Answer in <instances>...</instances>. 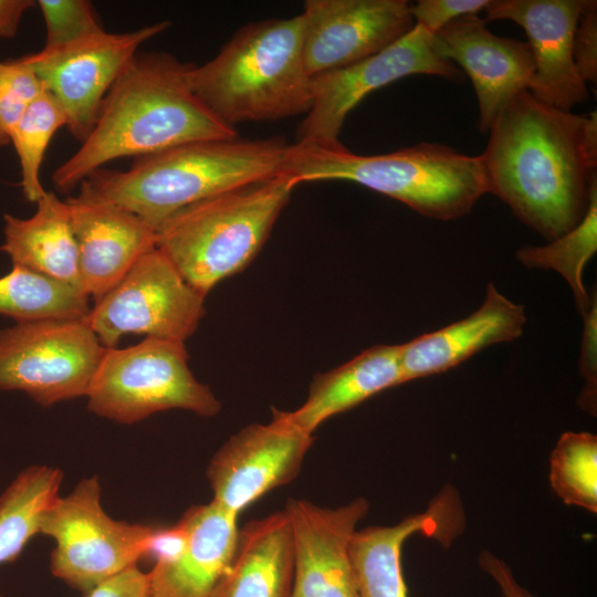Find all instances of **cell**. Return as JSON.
Masks as SVG:
<instances>
[{
    "instance_id": "38",
    "label": "cell",
    "mask_w": 597,
    "mask_h": 597,
    "mask_svg": "<svg viewBox=\"0 0 597 597\" xmlns=\"http://www.w3.org/2000/svg\"><path fill=\"white\" fill-rule=\"evenodd\" d=\"M34 3L32 0H0V39L15 36L23 13Z\"/></svg>"
},
{
    "instance_id": "35",
    "label": "cell",
    "mask_w": 597,
    "mask_h": 597,
    "mask_svg": "<svg viewBox=\"0 0 597 597\" xmlns=\"http://www.w3.org/2000/svg\"><path fill=\"white\" fill-rule=\"evenodd\" d=\"M84 597H151L148 574L137 565L98 584Z\"/></svg>"
},
{
    "instance_id": "27",
    "label": "cell",
    "mask_w": 597,
    "mask_h": 597,
    "mask_svg": "<svg viewBox=\"0 0 597 597\" xmlns=\"http://www.w3.org/2000/svg\"><path fill=\"white\" fill-rule=\"evenodd\" d=\"M597 251V178L593 181L587 211L582 221L565 234L544 245H524L516 252L526 268L553 270L569 285L577 308L585 314L591 304L583 274Z\"/></svg>"
},
{
    "instance_id": "2",
    "label": "cell",
    "mask_w": 597,
    "mask_h": 597,
    "mask_svg": "<svg viewBox=\"0 0 597 597\" xmlns=\"http://www.w3.org/2000/svg\"><path fill=\"white\" fill-rule=\"evenodd\" d=\"M190 67L168 53H137L103 100L88 136L54 170L55 188L69 191L115 159L139 158L192 142L237 138V130L217 119L195 95Z\"/></svg>"
},
{
    "instance_id": "10",
    "label": "cell",
    "mask_w": 597,
    "mask_h": 597,
    "mask_svg": "<svg viewBox=\"0 0 597 597\" xmlns=\"http://www.w3.org/2000/svg\"><path fill=\"white\" fill-rule=\"evenodd\" d=\"M205 297L156 248L95 301L87 320L105 348L126 334L185 343L205 315Z\"/></svg>"
},
{
    "instance_id": "39",
    "label": "cell",
    "mask_w": 597,
    "mask_h": 597,
    "mask_svg": "<svg viewBox=\"0 0 597 597\" xmlns=\"http://www.w3.org/2000/svg\"><path fill=\"white\" fill-rule=\"evenodd\" d=\"M0 597H3V596L0 594Z\"/></svg>"
},
{
    "instance_id": "18",
    "label": "cell",
    "mask_w": 597,
    "mask_h": 597,
    "mask_svg": "<svg viewBox=\"0 0 597 597\" xmlns=\"http://www.w3.org/2000/svg\"><path fill=\"white\" fill-rule=\"evenodd\" d=\"M368 509L364 498L335 509L306 500L287 502L294 541L291 597H356L349 547Z\"/></svg>"
},
{
    "instance_id": "16",
    "label": "cell",
    "mask_w": 597,
    "mask_h": 597,
    "mask_svg": "<svg viewBox=\"0 0 597 597\" xmlns=\"http://www.w3.org/2000/svg\"><path fill=\"white\" fill-rule=\"evenodd\" d=\"M438 53L470 77L479 106L478 128L489 132L502 108L528 90L535 63L527 42L493 34L486 20L467 14L434 33Z\"/></svg>"
},
{
    "instance_id": "23",
    "label": "cell",
    "mask_w": 597,
    "mask_h": 597,
    "mask_svg": "<svg viewBox=\"0 0 597 597\" xmlns=\"http://www.w3.org/2000/svg\"><path fill=\"white\" fill-rule=\"evenodd\" d=\"M400 350V345H376L347 363L316 375L306 400L297 409L285 411L287 418L312 434L331 417L404 384Z\"/></svg>"
},
{
    "instance_id": "28",
    "label": "cell",
    "mask_w": 597,
    "mask_h": 597,
    "mask_svg": "<svg viewBox=\"0 0 597 597\" xmlns=\"http://www.w3.org/2000/svg\"><path fill=\"white\" fill-rule=\"evenodd\" d=\"M67 126L59 101L45 88L29 104L10 132L21 169V188L27 200L36 202L46 190L40 174L45 151L54 134Z\"/></svg>"
},
{
    "instance_id": "37",
    "label": "cell",
    "mask_w": 597,
    "mask_h": 597,
    "mask_svg": "<svg viewBox=\"0 0 597 597\" xmlns=\"http://www.w3.org/2000/svg\"><path fill=\"white\" fill-rule=\"evenodd\" d=\"M479 565L498 584L503 597H538L520 585L506 563L490 552L480 554Z\"/></svg>"
},
{
    "instance_id": "12",
    "label": "cell",
    "mask_w": 597,
    "mask_h": 597,
    "mask_svg": "<svg viewBox=\"0 0 597 597\" xmlns=\"http://www.w3.org/2000/svg\"><path fill=\"white\" fill-rule=\"evenodd\" d=\"M164 20L134 31H103L70 49L28 54L19 60L30 66L44 88L62 105L66 128L81 143L91 133L106 94L149 39L170 27Z\"/></svg>"
},
{
    "instance_id": "20",
    "label": "cell",
    "mask_w": 597,
    "mask_h": 597,
    "mask_svg": "<svg viewBox=\"0 0 597 597\" xmlns=\"http://www.w3.org/2000/svg\"><path fill=\"white\" fill-rule=\"evenodd\" d=\"M525 307L490 282L481 306L463 320L400 344L404 383L449 370L484 347L519 338Z\"/></svg>"
},
{
    "instance_id": "8",
    "label": "cell",
    "mask_w": 597,
    "mask_h": 597,
    "mask_svg": "<svg viewBox=\"0 0 597 597\" xmlns=\"http://www.w3.org/2000/svg\"><path fill=\"white\" fill-rule=\"evenodd\" d=\"M154 528L106 514L96 476L83 479L59 496L43 515L40 534L55 542L53 576L84 593L137 565L145 557Z\"/></svg>"
},
{
    "instance_id": "14",
    "label": "cell",
    "mask_w": 597,
    "mask_h": 597,
    "mask_svg": "<svg viewBox=\"0 0 597 597\" xmlns=\"http://www.w3.org/2000/svg\"><path fill=\"white\" fill-rule=\"evenodd\" d=\"M301 15L303 56L312 77L383 51L415 25L406 0H307Z\"/></svg>"
},
{
    "instance_id": "32",
    "label": "cell",
    "mask_w": 597,
    "mask_h": 597,
    "mask_svg": "<svg viewBox=\"0 0 597 597\" xmlns=\"http://www.w3.org/2000/svg\"><path fill=\"white\" fill-rule=\"evenodd\" d=\"M573 57L582 78L597 83V1L585 0L573 39Z\"/></svg>"
},
{
    "instance_id": "5",
    "label": "cell",
    "mask_w": 597,
    "mask_h": 597,
    "mask_svg": "<svg viewBox=\"0 0 597 597\" xmlns=\"http://www.w3.org/2000/svg\"><path fill=\"white\" fill-rule=\"evenodd\" d=\"M283 171L301 182L343 180L362 185L437 220L461 218L488 193L480 156L421 143L381 154L357 155L332 147L290 144Z\"/></svg>"
},
{
    "instance_id": "15",
    "label": "cell",
    "mask_w": 597,
    "mask_h": 597,
    "mask_svg": "<svg viewBox=\"0 0 597 597\" xmlns=\"http://www.w3.org/2000/svg\"><path fill=\"white\" fill-rule=\"evenodd\" d=\"M585 0H490L486 20H510L524 29L535 72L528 91L563 111L588 98L573 57V39Z\"/></svg>"
},
{
    "instance_id": "33",
    "label": "cell",
    "mask_w": 597,
    "mask_h": 597,
    "mask_svg": "<svg viewBox=\"0 0 597 597\" xmlns=\"http://www.w3.org/2000/svg\"><path fill=\"white\" fill-rule=\"evenodd\" d=\"M584 328L579 356V371L584 378L579 404L586 411L596 412L597 390V298L593 296L587 312L582 315Z\"/></svg>"
},
{
    "instance_id": "24",
    "label": "cell",
    "mask_w": 597,
    "mask_h": 597,
    "mask_svg": "<svg viewBox=\"0 0 597 597\" xmlns=\"http://www.w3.org/2000/svg\"><path fill=\"white\" fill-rule=\"evenodd\" d=\"M35 203L36 211L30 218L4 214V242L0 250L13 265L82 291L77 245L65 200L46 191Z\"/></svg>"
},
{
    "instance_id": "30",
    "label": "cell",
    "mask_w": 597,
    "mask_h": 597,
    "mask_svg": "<svg viewBox=\"0 0 597 597\" xmlns=\"http://www.w3.org/2000/svg\"><path fill=\"white\" fill-rule=\"evenodd\" d=\"M46 38L41 54H53L75 46L105 31L93 4L86 0H40Z\"/></svg>"
},
{
    "instance_id": "1",
    "label": "cell",
    "mask_w": 597,
    "mask_h": 597,
    "mask_svg": "<svg viewBox=\"0 0 597 597\" xmlns=\"http://www.w3.org/2000/svg\"><path fill=\"white\" fill-rule=\"evenodd\" d=\"M488 193L547 241L584 218L597 178V113L574 114L517 93L489 128Z\"/></svg>"
},
{
    "instance_id": "6",
    "label": "cell",
    "mask_w": 597,
    "mask_h": 597,
    "mask_svg": "<svg viewBox=\"0 0 597 597\" xmlns=\"http://www.w3.org/2000/svg\"><path fill=\"white\" fill-rule=\"evenodd\" d=\"M295 187L283 172L192 203L156 231V248L207 296L255 258Z\"/></svg>"
},
{
    "instance_id": "29",
    "label": "cell",
    "mask_w": 597,
    "mask_h": 597,
    "mask_svg": "<svg viewBox=\"0 0 597 597\" xmlns=\"http://www.w3.org/2000/svg\"><path fill=\"white\" fill-rule=\"evenodd\" d=\"M549 483L565 504L597 512V437L564 432L549 457Z\"/></svg>"
},
{
    "instance_id": "19",
    "label": "cell",
    "mask_w": 597,
    "mask_h": 597,
    "mask_svg": "<svg viewBox=\"0 0 597 597\" xmlns=\"http://www.w3.org/2000/svg\"><path fill=\"white\" fill-rule=\"evenodd\" d=\"M462 524L458 495L449 489L423 513L409 515L391 526L356 531L349 547L356 597H407L401 567L404 542L422 533L446 544L460 533Z\"/></svg>"
},
{
    "instance_id": "21",
    "label": "cell",
    "mask_w": 597,
    "mask_h": 597,
    "mask_svg": "<svg viewBox=\"0 0 597 597\" xmlns=\"http://www.w3.org/2000/svg\"><path fill=\"white\" fill-rule=\"evenodd\" d=\"M180 521L187 530L186 547L147 573L151 597H210L231 564L238 515L211 501L191 506Z\"/></svg>"
},
{
    "instance_id": "4",
    "label": "cell",
    "mask_w": 597,
    "mask_h": 597,
    "mask_svg": "<svg viewBox=\"0 0 597 597\" xmlns=\"http://www.w3.org/2000/svg\"><path fill=\"white\" fill-rule=\"evenodd\" d=\"M189 82L207 109L231 128L306 114L313 93L301 13L244 24L213 59L191 64Z\"/></svg>"
},
{
    "instance_id": "13",
    "label": "cell",
    "mask_w": 597,
    "mask_h": 597,
    "mask_svg": "<svg viewBox=\"0 0 597 597\" xmlns=\"http://www.w3.org/2000/svg\"><path fill=\"white\" fill-rule=\"evenodd\" d=\"M313 436L273 409L268 423H251L231 436L212 457L207 478L212 502L238 515L271 490L291 482Z\"/></svg>"
},
{
    "instance_id": "26",
    "label": "cell",
    "mask_w": 597,
    "mask_h": 597,
    "mask_svg": "<svg viewBox=\"0 0 597 597\" xmlns=\"http://www.w3.org/2000/svg\"><path fill=\"white\" fill-rule=\"evenodd\" d=\"M90 312L84 292L21 265L0 277V314L17 323L86 318Z\"/></svg>"
},
{
    "instance_id": "25",
    "label": "cell",
    "mask_w": 597,
    "mask_h": 597,
    "mask_svg": "<svg viewBox=\"0 0 597 597\" xmlns=\"http://www.w3.org/2000/svg\"><path fill=\"white\" fill-rule=\"evenodd\" d=\"M62 479L57 468L31 465L0 495V564L14 561L40 534L43 515L60 496Z\"/></svg>"
},
{
    "instance_id": "11",
    "label": "cell",
    "mask_w": 597,
    "mask_h": 597,
    "mask_svg": "<svg viewBox=\"0 0 597 597\" xmlns=\"http://www.w3.org/2000/svg\"><path fill=\"white\" fill-rule=\"evenodd\" d=\"M461 77L436 49L434 34L413 28L383 51L347 67L312 77L313 103L297 128V142L332 147L349 112L371 92L409 75Z\"/></svg>"
},
{
    "instance_id": "34",
    "label": "cell",
    "mask_w": 597,
    "mask_h": 597,
    "mask_svg": "<svg viewBox=\"0 0 597 597\" xmlns=\"http://www.w3.org/2000/svg\"><path fill=\"white\" fill-rule=\"evenodd\" d=\"M490 0H419L410 4L415 24L436 33L451 21L467 14H478Z\"/></svg>"
},
{
    "instance_id": "7",
    "label": "cell",
    "mask_w": 597,
    "mask_h": 597,
    "mask_svg": "<svg viewBox=\"0 0 597 597\" xmlns=\"http://www.w3.org/2000/svg\"><path fill=\"white\" fill-rule=\"evenodd\" d=\"M185 343L146 337L126 348H106L87 394L97 416L134 423L169 409L212 417L220 401L188 366Z\"/></svg>"
},
{
    "instance_id": "31",
    "label": "cell",
    "mask_w": 597,
    "mask_h": 597,
    "mask_svg": "<svg viewBox=\"0 0 597 597\" xmlns=\"http://www.w3.org/2000/svg\"><path fill=\"white\" fill-rule=\"evenodd\" d=\"M44 90L33 70L19 59L0 62V147L29 104Z\"/></svg>"
},
{
    "instance_id": "17",
    "label": "cell",
    "mask_w": 597,
    "mask_h": 597,
    "mask_svg": "<svg viewBox=\"0 0 597 597\" xmlns=\"http://www.w3.org/2000/svg\"><path fill=\"white\" fill-rule=\"evenodd\" d=\"M65 202L77 245L82 291L96 301L156 249L157 233L137 214L95 195L84 182Z\"/></svg>"
},
{
    "instance_id": "36",
    "label": "cell",
    "mask_w": 597,
    "mask_h": 597,
    "mask_svg": "<svg viewBox=\"0 0 597 597\" xmlns=\"http://www.w3.org/2000/svg\"><path fill=\"white\" fill-rule=\"evenodd\" d=\"M187 530L179 522L166 528H154L149 538L145 557H150L156 563H168L177 558L187 544Z\"/></svg>"
},
{
    "instance_id": "3",
    "label": "cell",
    "mask_w": 597,
    "mask_h": 597,
    "mask_svg": "<svg viewBox=\"0 0 597 597\" xmlns=\"http://www.w3.org/2000/svg\"><path fill=\"white\" fill-rule=\"evenodd\" d=\"M287 147L281 138L192 142L135 158L127 170L98 169L83 182L157 231L192 203L283 174Z\"/></svg>"
},
{
    "instance_id": "9",
    "label": "cell",
    "mask_w": 597,
    "mask_h": 597,
    "mask_svg": "<svg viewBox=\"0 0 597 597\" xmlns=\"http://www.w3.org/2000/svg\"><path fill=\"white\" fill-rule=\"evenodd\" d=\"M105 349L87 317L17 323L0 331V390L45 407L87 396Z\"/></svg>"
},
{
    "instance_id": "22",
    "label": "cell",
    "mask_w": 597,
    "mask_h": 597,
    "mask_svg": "<svg viewBox=\"0 0 597 597\" xmlns=\"http://www.w3.org/2000/svg\"><path fill=\"white\" fill-rule=\"evenodd\" d=\"M293 579V532L283 510L239 530L231 564L210 597H291Z\"/></svg>"
}]
</instances>
